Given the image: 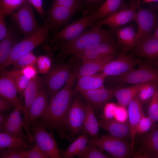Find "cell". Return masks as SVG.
Listing matches in <instances>:
<instances>
[{"mask_svg":"<svg viewBox=\"0 0 158 158\" xmlns=\"http://www.w3.org/2000/svg\"><path fill=\"white\" fill-rule=\"evenodd\" d=\"M73 70L65 85L51 99L47 109L40 118L46 129L56 130L62 137L64 121L72 103V90L77 77Z\"/></svg>","mask_w":158,"mask_h":158,"instance_id":"6da1fadb","label":"cell"},{"mask_svg":"<svg viewBox=\"0 0 158 158\" xmlns=\"http://www.w3.org/2000/svg\"><path fill=\"white\" fill-rule=\"evenodd\" d=\"M115 77L118 82L123 84L135 85L149 82L158 83V70L145 65Z\"/></svg>","mask_w":158,"mask_h":158,"instance_id":"30bf717a","label":"cell"},{"mask_svg":"<svg viewBox=\"0 0 158 158\" xmlns=\"http://www.w3.org/2000/svg\"><path fill=\"white\" fill-rule=\"evenodd\" d=\"M140 62L139 60H135L131 55L121 53L117 59L106 65L102 72L107 77L117 76L133 69Z\"/></svg>","mask_w":158,"mask_h":158,"instance_id":"5bb4252c","label":"cell"},{"mask_svg":"<svg viewBox=\"0 0 158 158\" xmlns=\"http://www.w3.org/2000/svg\"><path fill=\"white\" fill-rule=\"evenodd\" d=\"M32 51L22 56L13 63L15 70H20L27 66H34L37 59Z\"/></svg>","mask_w":158,"mask_h":158,"instance_id":"d590c367","label":"cell"},{"mask_svg":"<svg viewBox=\"0 0 158 158\" xmlns=\"http://www.w3.org/2000/svg\"><path fill=\"white\" fill-rule=\"evenodd\" d=\"M95 145L90 143L88 144L80 158H110L112 157L101 152Z\"/></svg>","mask_w":158,"mask_h":158,"instance_id":"74e56055","label":"cell"},{"mask_svg":"<svg viewBox=\"0 0 158 158\" xmlns=\"http://www.w3.org/2000/svg\"><path fill=\"white\" fill-rule=\"evenodd\" d=\"M85 0L88 1H89V2H97L100 0Z\"/></svg>","mask_w":158,"mask_h":158,"instance_id":"11a10c76","label":"cell"},{"mask_svg":"<svg viewBox=\"0 0 158 158\" xmlns=\"http://www.w3.org/2000/svg\"><path fill=\"white\" fill-rule=\"evenodd\" d=\"M146 83L135 84L125 88H116L114 96L117 101L118 104L127 107L129 103L137 95L139 91Z\"/></svg>","mask_w":158,"mask_h":158,"instance_id":"f546056e","label":"cell"},{"mask_svg":"<svg viewBox=\"0 0 158 158\" xmlns=\"http://www.w3.org/2000/svg\"><path fill=\"white\" fill-rule=\"evenodd\" d=\"M27 0H0V12L5 17L20 8Z\"/></svg>","mask_w":158,"mask_h":158,"instance_id":"836d02e7","label":"cell"},{"mask_svg":"<svg viewBox=\"0 0 158 158\" xmlns=\"http://www.w3.org/2000/svg\"><path fill=\"white\" fill-rule=\"evenodd\" d=\"M100 127L108 132L110 135L123 140L130 137V131L128 123L118 122L114 119L104 118L99 121Z\"/></svg>","mask_w":158,"mask_h":158,"instance_id":"484cf974","label":"cell"},{"mask_svg":"<svg viewBox=\"0 0 158 158\" xmlns=\"http://www.w3.org/2000/svg\"><path fill=\"white\" fill-rule=\"evenodd\" d=\"M32 6L27 1L19 9L11 15L24 38L29 37L41 27L34 14Z\"/></svg>","mask_w":158,"mask_h":158,"instance_id":"ba28073f","label":"cell"},{"mask_svg":"<svg viewBox=\"0 0 158 158\" xmlns=\"http://www.w3.org/2000/svg\"><path fill=\"white\" fill-rule=\"evenodd\" d=\"M76 11L53 3L48 9L47 18L51 29H56L67 24Z\"/></svg>","mask_w":158,"mask_h":158,"instance_id":"e0dca14e","label":"cell"},{"mask_svg":"<svg viewBox=\"0 0 158 158\" xmlns=\"http://www.w3.org/2000/svg\"><path fill=\"white\" fill-rule=\"evenodd\" d=\"M142 137L140 145L134 154L137 158H157L158 156V125L154 124L150 130Z\"/></svg>","mask_w":158,"mask_h":158,"instance_id":"4fadbf2b","label":"cell"},{"mask_svg":"<svg viewBox=\"0 0 158 158\" xmlns=\"http://www.w3.org/2000/svg\"><path fill=\"white\" fill-rule=\"evenodd\" d=\"M123 5V0H106L97 11L92 13L93 14L97 21L121 10Z\"/></svg>","mask_w":158,"mask_h":158,"instance_id":"d6a6232c","label":"cell"},{"mask_svg":"<svg viewBox=\"0 0 158 158\" xmlns=\"http://www.w3.org/2000/svg\"><path fill=\"white\" fill-rule=\"evenodd\" d=\"M142 104L137 95L127 106L128 122L130 131V144L133 154L137 128L142 116L144 114Z\"/></svg>","mask_w":158,"mask_h":158,"instance_id":"44dd1931","label":"cell"},{"mask_svg":"<svg viewBox=\"0 0 158 158\" xmlns=\"http://www.w3.org/2000/svg\"><path fill=\"white\" fill-rule=\"evenodd\" d=\"M111 37L110 31L95 26L91 29L85 31L76 38L62 43L60 45L59 57L62 59L74 55L95 44L111 40Z\"/></svg>","mask_w":158,"mask_h":158,"instance_id":"7a4b0ae2","label":"cell"},{"mask_svg":"<svg viewBox=\"0 0 158 158\" xmlns=\"http://www.w3.org/2000/svg\"><path fill=\"white\" fill-rule=\"evenodd\" d=\"M86 112L82 130L83 133L93 138H97L99 127L95 114V110L90 104L87 102Z\"/></svg>","mask_w":158,"mask_h":158,"instance_id":"4316f807","label":"cell"},{"mask_svg":"<svg viewBox=\"0 0 158 158\" xmlns=\"http://www.w3.org/2000/svg\"><path fill=\"white\" fill-rule=\"evenodd\" d=\"M6 36L0 41V65L7 60L15 45L20 39V33L14 21L11 19V23Z\"/></svg>","mask_w":158,"mask_h":158,"instance_id":"ac0fdd59","label":"cell"},{"mask_svg":"<svg viewBox=\"0 0 158 158\" xmlns=\"http://www.w3.org/2000/svg\"><path fill=\"white\" fill-rule=\"evenodd\" d=\"M116 50L115 44L109 40L95 44L74 55L82 61L114 55Z\"/></svg>","mask_w":158,"mask_h":158,"instance_id":"9a60e30c","label":"cell"},{"mask_svg":"<svg viewBox=\"0 0 158 158\" xmlns=\"http://www.w3.org/2000/svg\"><path fill=\"white\" fill-rule=\"evenodd\" d=\"M87 135L83 133L76 139L64 151H61L62 157L72 158L75 156L80 157L88 143Z\"/></svg>","mask_w":158,"mask_h":158,"instance_id":"1f68e13d","label":"cell"},{"mask_svg":"<svg viewBox=\"0 0 158 158\" xmlns=\"http://www.w3.org/2000/svg\"><path fill=\"white\" fill-rule=\"evenodd\" d=\"M96 21L93 13H91L66 25L61 30L57 32L53 37V39L56 41L73 40L87 28L93 27Z\"/></svg>","mask_w":158,"mask_h":158,"instance_id":"9c48e42d","label":"cell"},{"mask_svg":"<svg viewBox=\"0 0 158 158\" xmlns=\"http://www.w3.org/2000/svg\"><path fill=\"white\" fill-rule=\"evenodd\" d=\"M22 107L21 105L14 108L5 122L0 125V131L7 132L26 138L23 131V122L21 116Z\"/></svg>","mask_w":158,"mask_h":158,"instance_id":"603a6c76","label":"cell"},{"mask_svg":"<svg viewBox=\"0 0 158 158\" xmlns=\"http://www.w3.org/2000/svg\"><path fill=\"white\" fill-rule=\"evenodd\" d=\"M36 64L39 72L46 74L51 68V60L48 56L40 55L37 57Z\"/></svg>","mask_w":158,"mask_h":158,"instance_id":"ab89813d","label":"cell"},{"mask_svg":"<svg viewBox=\"0 0 158 158\" xmlns=\"http://www.w3.org/2000/svg\"><path fill=\"white\" fill-rule=\"evenodd\" d=\"M8 115L5 112L0 113V125L4 123L6 120Z\"/></svg>","mask_w":158,"mask_h":158,"instance_id":"816d5d0a","label":"cell"},{"mask_svg":"<svg viewBox=\"0 0 158 158\" xmlns=\"http://www.w3.org/2000/svg\"><path fill=\"white\" fill-rule=\"evenodd\" d=\"M128 8L120 10L105 18L99 20L95 26L101 27L106 25L114 29L134 20L137 10L141 4L140 0H134L131 2Z\"/></svg>","mask_w":158,"mask_h":158,"instance_id":"8fae6325","label":"cell"},{"mask_svg":"<svg viewBox=\"0 0 158 158\" xmlns=\"http://www.w3.org/2000/svg\"><path fill=\"white\" fill-rule=\"evenodd\" d=\"M114 55L82 61V64L76 70L77 77L102 72L106 65L115 59Z\"/></svg>","mask_w":158,"mask_h":158,"instance_id":"cb8c5ba5","label":"cell"},{"mask_svg":"<svg viewBox=\"0 0 158 158\" xmlns=\"http://www.w3.org/2000/svg\"><path fill=\"white\" fill-rule=\"evenodd\" d=\"M152 36L155 38L158 39V27L156 29Z\"/></svg>","mask_w":158,"mask_h":158,"instance_id":"f5cc1de1","label":"cell"},{"mask_svg":"<svg viewBox=\"0 0 158 158\" xmlns=\"http://www.w3.org/2000/svg\"><path fill=\"white\" fill-rule=\"evenodd\" d=\"M21 73L27 78L30 80L37 76V71L34 66H30L20 70Z\"/></svg>","mask_w":158,"mask_h":158,"instance_id":"7dc6e473","label":"cell"},{"mask_svg":"<svg viewBox=\"0 0 158 158\" xmlns=\"http://www.w3.org/2000/svg\"><path fill=\"white\" fill-rule=\"evenodd\" d=\"M136 51L140 56L147 58L158 57V39L150 35L136 45Z\"/></svg>","mask_w":158,"mask_h":158,"instance_id":"83f0119b","label":"cell"},{"mask_svg":"<svg viewBox=\"0 0 158 158\" xmlns=\"http://www.w3.org/2000/svg\"><path fill=\"white\" fill-rule=\"evenodd\" d=\"M26 138L7 132L0 131V149L8 148L28 149L31 147Z\"/></svg>","mask_w":158,"mask_h":158,"instance_id":"f1b7e54d","label":"cell"},{"mask_svg":"<svg viewBox=\"0 0 158 158\" xmlns=\"http://www.w3.org/2000/svg\"><path fill=\"white\" fill-rule=\"evenodd\" d=\"M40 120L37 119L30 125V130L36 143L51 158L62 157L61 151L52 134L48 132Z\"/></svg>","mask_w":158,"mask_h":158,"instance_id":"5b68a950","label":"cell"},{"mask_svg":"<svg viewBox=\"0 0 158 158\" xmlns=\"http://www.w3.org/2000/svg\"><path fill=\"white\" fill-rule=\"evenodd\" d=\"M116 158H128L133 154L130 143L110 135L88 140Z\"/></svg>","mask_w":158,"mask_h":158,"instance_id":"8992f818","label":"cell"},{"mask_svg":"<svg viewBox=\"0 0 158 158\" xmlns=\"http://www.w3.org/2000/svg\"><path fill=\"white\" fill-rule=\"evenodd\" d=\"M114 119L120 122L127 123L128 112L127 107L118 104Z\"/></svg>","mask_w":158,"mask_h":158,"instance_id":"ee69618b","label":"cell"},{"mask_svg":"<svg viewBox=\"0 0 158 158\" xmlns=\"http://www.w3.org/2000/svg\"><path fill=\"white\" fill-rule=\"evenodd\" d=\"M86 108V104L80 97L75 98L72 102L64 121L62 138L66 137L67 133L74 136L80 132Z\"/></svg>","mask_w":158,"mask_h":158,"instance_id":"277c9868","label":"cell"},{"mask_svg":"<svg viewBox=\"0 0 158 158\" xmlns=\"http://www.w3.org/2000/svg\"><path fill=\"white\" fill-rule=\"evenodd\" d=\"M7 71L13 77L18 92H23L30 80L23 75L20 70H13Z\"/></svg>","mask_w":158,"mask_h":158,"instance_id":"f35d334b","label":"cell"},{"mask_svg":"<svg viewBox=\"0 0 158 158\" xmlns=\"http://www.w3.org/2000/svg\"><path fill=\"white\" fill-rule=\"evenodd\" d=\"M134 20L138 25L137 45L150 35L156 25L157 19L156 16L152 11L139 8Z\"/></svg>","mask_w":158,"mask_h":158,"instance_id":"7c38bea8","label":"cell"},{"mask_svg":"<svg viewBox=\"0 0 158 158\" xmlns=\"http://www.w3.org/2000/svg\"><path fill=\"white\" fill-rule=\"evenodd\" d=\"M0 78V97L9 101L15 107L22 105L17 96V86L13 77L6 71H1Z\"/></svg>","mask_w":158,"mask_h":158,"instance_id":"ffe728a7","label":"cell"},{"mask_svg":"<svg viewBox=\"0 0 158 158\" xmlns=\"http://www.w3.org/2000/svg\"><path fill=\"white\" fill-rule=\"evenodd\" d=\"M48 95L47 90L43 87H41L30 109L29 120L30 125L42 117L46 111L49 105Z\"/></svg>","mask_w":158,"mask_h":158,"instance_id":"d4e9b609","label":"cell"},{"mask_svg":"<svg viewBox=\"0 0 158 158\" xmlns=\"http://www.w3.org/2000/svg\"><path fill=\"white\" fill-rule=\"evenodd\" d=\"M157 8L158 9V5H157Z\"/></svg>","mask_w":158,"mask_h":158,"instance_id":"9f6ffc18","label":"cell"},{"mask_svg":"<svg viewBox=\"0 0 158 158\" xmlns=\"http://www.w3.org/2000/svg\"><path fill=\"white\" fill-rule=\"evenodd\" d=\"M155 123L148 116H145L144 113L138 125L136 134L142 135L146 133L150 130Z\"/></svg>","mask_w":158,"mask_h":158,"instance_id":"b9f144b4","label":"cell"},{"mask_svg":"<svg viewBox=\"0 0 158 158\" xmlns=\"http://www.w3.org/2000/svg\"><path fill=\"white\" fill-rule=\"evenodd\" d=\"M148 116L155 123L158 122V90L150 100Z\"/></svg>","mask_w":158,"mask_h":158,"instance_id":"60d3db41","label":"cell"},{"mask_svg":"<svg viewBox=\"0 0 158 158\" xmlns=\"http://www.w3.org/2000/svg\"><path fill=\"white\" fill-rule=\"evenodd\" d=\"M134 0H130V2H132V1H133Z\"/></svg>","mask_w":158,"mask_h":158,"instance_id":"6f0895ef","label":"cell"},{"mask_svg":"<svg viewBox=\"0 0 158 158\" xmlns=\"http://www.w3.org/2000/svg\"><path fill=\"white\" fill-rule=\"evenodd\" d=\"M4 17L0 12V41L4 38L7 35L8 29L7 28Z\"/></svg>","mask_w":158,"mask_h":158,"instance_id":"f907efd6","label":"cell"},{"mask_svg":"<svg viewBox=\"0 0 158 158\" xmlns=\"http://www.w3.org/2000/svg\"><path fill=\"white\" fill-rule=\"evenodd\" d=\"M27 150L20 148H8L0 150V158H26Z\"/></svg>","mask_w":158,"mask_h":158,"instance_id":"8d00e7d4","label":"cell"},{"mask_svg":"<svg viewBox=\"0 0 158 158\" xmlns=\"http://www.w3.org/2000/svg\"><path fill=\"white\" fill-rule=\"evenodd\" d=\"M116 88L108 89L104 87L81 93L87 102L98 111L103 109L104 106L114 96Z\"/></svg>","mask_w":158,"mask_h":158,"instance_id":"d6986e66","label":"cell"},{"mask_svg":"<svg viewBox=\"0 0 158 158\" xmlns=\"http://www.w3.org/2000/svg\"><path fill=\"white\" fill-rule=\"evenodd\" d=\"M15 107L12 103L2 97L0 98V113H2L9 111Z\"/></svg>","mask_w":158,"mask_h":158,"instance_id":"681fc988","label":"cell"},{"mask_svg":"<svg viewBox=\"0 0 158 158\" xmlns=\"http://www.w3.org/2000/svg\"><path fill=\"white\" fill-rule=\"evenodd\" d=\"M157 158H158V156L157 157Z\"/></svg>","mask_w":158,"mask_h":158,"instance_id":"680465c9","label":"cell"},{"mask_svg":"<svg viewBox=\"0 0 158 158\" xmlns=\"http://www.w3.org/2000/svg\"><path fill=\"white\" fill-rule=\"evenodd\" d=\"M35 8L44 20L45 14L43 6L42 0H27Z\"/></svg>","mask_w":158,"mask_h":158,"instance_id":"c3c4849f","label":"cell"},{"mask_svg":"<svg viewBox=\"0 0 158 158\" xmlns=\"http://www.w3.org/2000/svg\"><path fill=\"white\" fill-rule=\"evenodd\" d=\"M118 104L114 102L107 103L103 108L102 118L110 119H113Z\"/></svg>","mask_w":158,"mask_h":158,"instance_id":"f6af8a7d","label":"cell"},{"mask_svg":"<svg viewBox=\"0 0 158 158\" xmlns=\"http://www.w3.org/2000/svg\"><path fill=\"white\" fill-rule=\"evenodd\" d=\"M49 157L35 143L27 150L26 158H49Z\"/></svg>","mask_w":158,"mask_h":158,"instance_id":"7bdbcfd3","label":"cell"},{"mask_svg":"<svg viewBox=\"0 0 158 158\" xmlns=\"http://www.w3.org/2000/svg\"><path fill=\"white\" fill-rule=\"evenodd\" d=\"M77 11L80 4V0H53V3Z\"/></svg>","mask_w":158,"mask_h":158,"instance_id":"bcb514c9","label":"cell"},{"mask_svg":"<svg viewBox=\"0 0 158 158\" xmlns=\"http://www.w3.org/2000/svg\"><path fill=\"white\" fill-rule=\"evenodd\" d=\"M40 79L37 75L30 80L23 92L24 105H22L21 112L23 114V128L28 131L30 130L29 116L30 106L41 87Z\"/></svg>","mask_w":158,"mask_h":158,"instance_id":"2e32d148","label":"cell"},{"mask_svg":"<svg viewBox=\"0 0 158 158\" xmlns=\"http://www.w3.org/2000/svg\"><path fill=\"white\" fill-rule=\"evenodd\" d=\"M51 29V26L46 19L37 32L31 36L24 38L15 45L8 59L0 66L1 70H3L6 67L13 64L20 56L32 51L43 43L46 39Z\"/></svg>","mask_w":158,"mask_h":158,"instance_id":"3957f363","label":"cell"},{"mask_svg":"<svg viewBox=\"0 0 158 158\" xmlns=\"http://www.w3.org/2000/svg\"><path fill=\"white\" fill-rule=\"evenodd\" d=\"M107 76L103 72L78 78V82L73 89L74 94L104 87V83Z\"/></svg>","mask_w":158,"mask_h":158,"instance_id":"7402d4cb","label":"cell"},{"mask_svg":"<svg viewBox=\"0 0 158 158\" xmlns=\"http://www.w3.org/2000/svg\"><path fill=\"white\" fill-rule=\"evenodd\" d=\"M157 1H158V0H143V2L144 3H148Z\"/></svg>","mask_w":158,"mask_h":158,"instance_id":"db71d44e","label":"cell"},{"mask_svg":"<svg viewBox=\"0 0 158 158\" xmlns=\"http://www.w3.org/2000/svg\"><path fill=\"white\" fill-rule=\"evenodd\" d=\"M116 34L119 42L126 51L130 49L136 45V32L133 27L118 28Z\"/></svg>","mask_w":158,"mask_h":158,"instance_id":"4dcf8cb0","label":"cell"},{"mask_svg":"<svg viewBox=\"0 0 158 158\" xmlns=\"http://www.w3.org/2000/svg\"><path fill=\"white\" fill-rule=\"evenodd\" d=\"M158 90V83H146L138 92V98L142 104L150 101Z\"/></svg>","mask_w":158,"mask_h":158,"instance_id":"e575fe53","label":"cell"},{"mask_svg":"<svg viewBox=\"0 0 158 158\" xmlns=\"http://www.w3.org/2000/svg\"><path fill=\"white\" fill-rule=\"evenodd\" d=\"M69 63L55 65L46 74L44 81L51 99L66 83L73 72Z\"/></svg>","mask_w":158,"mask_h":158,"instance_id":"52a82bcc","label":"cell"}]
</instances>
